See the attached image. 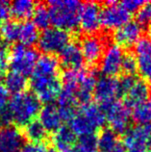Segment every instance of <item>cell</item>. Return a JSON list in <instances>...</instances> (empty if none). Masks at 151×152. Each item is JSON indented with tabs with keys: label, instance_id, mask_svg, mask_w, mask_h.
Instances as JSON below:
<instances>
[{
	"label": "cell",
	"instance_id": "6da1fadb",
	"mask_svg": "<svg viewBox=\"0 0 151 152\" xmlns=\"http://www.w3.org/2000/svg\"><path fill=\"white\" fill-rule=\"evenodd\" d=\"M105 121V115L100 106L89 103L81 106V110L77 111L69 121V127L76 136L85 137L89 135H95V132L103 126Z\"/></svg>",
	"mask_w": 151,
	"mask_h": 152
},
{
	"label": "cell",
	"instance_id": "7a4b0ae2",
	"mask_svg": "<svg viewBox=\"0 0 151 152\" xmlns=\"http://www.w3.org/2000/svg\"><path fill=\"white\" fill-rule=\"evenodd\" d=\"M50 21L55 28L73 31L79 26V14L82 4L75 0H56L48 3Z\"/></svg>",
	"mask_w": 151,
	"mask_h": 152
},
{
	"label": "cell",
	"instance_id": "3957f363",
	"mask_svg": "<svg viewBox=\"0 0 151 152\" xmlns=\"http://www.w3.org/2000/svg\"><path fill=\"white\" fill-rule=\"evenodd\" d=\"M8 107L13 115L14 122L21 127L26 126L34 121L42 109L41 101L37 96L27 91L13 95Z\"/></svg>",
	"mask_w": 151,
	"mask_h": 152
},
{
	"label": "cell",
	"instance_id": "277c9868",
	"mask_svg": "<svg viewBox=\"0 0 151 152\" xmlns=\"http://www.w3.org/2000/svg\"><path fill=\"white\" fill-rule=\"evenodd\" d=\"M38 59L39 55L36 49L17 43L10 49L9 66L12 71L26 77L33 72Z\"/></svg>",
	"mask_w": 151,
	"mask_h": 152
},
{
	"label": "cell",
	"instance_id": "5b68a950",
	"mask_svg": "<svg viewBox=\"0 0 151 152\" xmlns=\"http://www.w3.org/2000/svg\"><path fill=\"white\" fill-rule=\"evenodd\" d=\"M30 86L39 100L46 104L57 99L62 91V81L59 75H32Z\"/></svg>",
	"mask_w": 151,
	"mask_h": 152
},
{
	"label": "cell",
	"instance_id": "8992f818",
	"mask_svg": "<svg viewBox=\"0 0 151 152\" xmlns=\"http://www.w3.org/2000/svg\"><path fill=\"white\" fill-rule=\"evenodd\" d=\"M100 108L105 115L106 119L110 123L111 129L116 134H124L129 129L131 119L130 109H128L123 103L116 99L101 104Z\"/></svg>",
	"mask_w": 151,
	"mask_h": 152
},
{
	"label": "cell",
	"instance_id": "52a82bcc",
	"mask_svg": "<svg viewBox=\"0 0 151 152\" xmlns=\"http://www.w3.org/2000/svg\"><path fill=\"white\" fill-rule=\"evenodd\" d=\"M70 36L69 32L59 28L51 27L43 30L41 35H39L38 47L45 55L60 54L63 48L69 45Z\"/></svg>",
	"mask_w": 151,
	"mask_h": 152
},
{
	"label": "cell",
	"instance_id": "ba28073f",
	"mask_svg": "<svg viewBox=\"0 0 151 152\" xmlns=\"http://www.w3.org/2000/svg\"><path fill=\"white\" fill-rule=\"evenodd\" d=\"M131 14L120 4L115 1L105 2V7L100 11V23L106 29H118L129 22Z\"/></svg>",
	"mask_w": 151,
	"mask_h": 152
},
{
	"label": "cell",
	"instance_id": "9c48e42d",
	"mask_svg": "<svg viewBox=\"0 0 151 152\" xmlns=\"http://www.w3.org/2000/svg\"><path fill=\"white\" fill-rule=\"evenodd\" d=\"M123 145L128 150H151V125H137L128 129L123 136Z\"/></svg>",
	"mask_w": 151,
	"mask_h": 152
},
{
	"label": "cell",
	"instance_id": "30bf717a",
	"mask_svg": "<svg viewBox=\"0 0 151 152\" xmlns=\"http://www.w3.org/2000/svg\"><path fill=\"white\" fill-rule=\"evenodd\" d=\"M100 7L96 2H85L81 5L79 14V25L88 35L96 33L101 26Z\"/></svg>",
	"mask_w": 151,
	"mask_h": 152
},
{
	"label": "cell",
	"instance_id": "8fae6325",
	"mask_svg": "<svg viewBox=\"0 0 151 152\" xmlns=\"http://www.w3.org/2000/svg\"><path fill=\"white\" fill-rule=\"evenodd\" d=\"M138 70L142 78L151 81V38L142 37L135 45Z\"/></svg>",
	"mask_w": 151,
	"mask_h": 152
},
{
	"label": "cell",
	"instance_id": "7c38bea8",
	"mask_svg": "<svg viewBox=\"0 0 151 152\" xmlns=\"http://www.w3.org/2000/svg\"><path fill=\"white\" fill-rule=\"evenodd\" d=\"M105 38L88 35L81 41V51L85 61L90 65L97 64L101 60L105 49Z\"/></svg>",
	"mask_w": 151,
	"mask_h": 152
},
{
	"label": "cell",
	"instance_id": "4fadbf2b",
	"mask_svg": "<svg viewBox=\"0 0 151 152\" xmlns=\"http://www.w3.org/2000/svg\"><path fill=\"white\" fill-rule=\"evenodd\" d=\"M123 50L117 45H110L101 58L100 69L108 77H114L121 71Z\"/></svg>",
	"mask_w": 151,
	"mask_h": 152
},
{
	"label": "cell",
	"instance_id": "5bb4252c",
	"mask_svg": "<svg viewBox=\"0 0 151 152\" xmlns=\"http://www.w3.org/2000/svg\"><path fill=\"white\" fill-rule=\"evenodd\" d=\"M93 94L96 101L100 103V105L116 100L117 97L120 96L118 80L115 77H108V76H102L98 78L95 83Z\"/></svg>",
	"mask_w": 151,
	"mask_h": 152
},
{
	"label": "cell",
	"instance_id": "9a60e30c",
	"mask_svg": "<svg viewBox=\"0 0 151 152\" xmlns=\"http://www.w3.org/2000/svg\"><path fill=\"white\" fill-rule=\"evenodd\" d=\"M25 145L24 135L15 126L0 129V152H20Z\"/></svg>",
	"mask_w": 151,
	"mask_h": 152
},
{
	"label": "cell",
	"instance_id": "2e32d148",
	"mask_svg": "<svg viewBox=\"0 0 151 152\" xmlns=\"http://www.w3.org/2000/svg\"><path fill=\"white\" fill-rule=\"evenodd\" d=\"M142 27L137 21H129L117 29L114 33V39L117 45L129 47L141 39Z\"/></svg>",
	"mask_w": 151,
	"mask_h": 152
},
{
	"label": "cell",
	"instance_id": "e0dca14e",
	"mask_svg": "<svg viewBox=\"0 0 151 152\" xmlns=\"http://www.w3.org/2000/svg\"><path fill=\"white\" fill-rule=\"evenodd\" d=\"M150 94V88L146 81L137 79L132 88L124 95V103L123 104L128 109L136 108L139 105L147 102Z\"/></svg>",
	"mask_w": 151,
	"mask_h": 152
},
{
	"label": "cell",
	"instance_id": "ac0fdd59",
	"mask_svg": "<svg viewBox=\"0 0 151 152\" xmlns=\"http://www.w3.org/2000/svg\"><path fill=\"white\" fill-rule=\"evenodd\" d=\"M39 123L46 132H56L62 127L63 119L59 113L58 107L54 104H45L39 113Z\"/></svg>",
	"mask_w": 151,
	"mask_h": 152
},
{
	"label": "cell",
	"instance_id": "d6986e66",
	"mask_svg": "<svg viewBox=\"0 0 151 152\" xmlns=\"http://www.w3.org/2000/svg\"><path fill=\"white\" fill-rule=\"evenodd\" d=\"M60 58L66 69H81L85 62L80 46L75 42H69L63 48Z\"/></svg>",
	"mask_w": 151,
	"mask_h": 152
},
{
	"label": "cell",
	"instance_id": "ffe728a7",
	"mask_svg": "<svg viewBox=\"0 0 151 152\" xmlns=\"http://www.w3.org/2000/svg\"><path fill=\"white\" fill-rule=\"evenodd\" d=\"M96 80L97 79H95L94 71L87 70V73L84 76V78L82 79L76 94H75V98H76L77 104L84 106L90 103V99L93 97Z\"/></svg>",
	"mask_w": 151,
	"mask_h": 152
},
{
	"label": "cell",
	"instance_id": "44dd1931",
	"mask_svg": "<svg viewBox=\"0 0 151 152\" xmlns=\"http://www.w3.org/2000/svg\"><path fill=\"white\" fill-rule=\"evenodd\" d=\"M75 142H76V135L71 131L69 127L62 126L60 129L55 132L53 143L55 149L58 152H72Z\"/></svg>",
	"mask_w": 151,
	"mask_h": 152
},
{
	"label": "cell",
	"instance_id": "7402d4cb",
	"mask_svg": "<svg viewBox=\"0 0 151 152\" xmlns=\"http://www.w3.org/2000/svg\"><path fill=\"white\" fill-rule=\"evenodd\" d=\"M59 60L53 55L43 54L39 57L32 75L36 76H49L58 75Z\"/></svg>",
	"mask_w": 151,
	"mask_h": 152
},
{
	"label": "cell",
	"instance_id": "603a6c76",
	"mask_svg": "<svg viewBox=\"0 0 151 152\" xmlns=\"http://www.w3.org/2000/svg\"><path fill=\"white\" fill-rule=\"evenodd\" d=\"M36 4L31 0H15L10 4V14L18 20H25L33 15Z\"/></svg>",
	"mask_w": 151,
	"mask_h": 152
},
{
	"label": "cell",
	"instance_id": "cb8c5ba5",
	"mask_svg": "<svg viewBox=\"0 0 151 152\" xmlns=\"http://www.w3.org/2000/svg\"><path fill=\"white\" fill-rule=\"evenodd\" d=\"M3 82L4 87L8 91V93L14 95L24 93L27 87V79L25 76L14 72V71L7 73L5 77H4Z\"/></svg>",
	"mask_w": 151,
	"mask_h": 152
},
{
	"label": "cell",
	"instance_id": "d4e9b609",
	"mask_svg": "<svg viewBox=\"0 0 151 152\" xmlns=\"http://www.w3.org/2000/svg\"><path fill=\"white\" fill-rule=\"evenodd\" d=\"M24 138H27L32 143L42 145L47 140V132L39 121H32L24 126Z\"/></svg>",
	"mask_w": 151,
	"mask_h": 152
},
{
	"label": "cell",
	"instance_id": "484cf974",
	"mask_svg": "<svg viewBox=\"0 0 151 152\" xmlns=\"http://www.w3.org/2000/svg\"><path fill=\"white\" fill-rule=\"evenodd\" d=\"M97 138V149L100 152H110L120 145L117 136L111 128H105L99 132Z\"/></svg>",
	"mask_w": 151,
	"mask_h": 152
},
{
	"label": "cell",
	"instance_id": "4316f807",
	"mask_svg": "<svg viewBox=\"0 0 151 152\" xmlns=\"http://www.w3.org/2000/svg\"><path fill=\"white\" fill-rule=\"evenodd\" d=\"M39 32L38 28L30 21H24L20 24L19 31V39L21 45L27 47H32L35 43L38 42Z\"/></svg>",
	"mask_w": 151,
	"mask_h": 152
},
{
	"label": "cell",
	"instance_id": "83f0119b",
	"mask_svg": "<svg viewBox=\"0 0 151 152\" xmlns=\"http://www.w3.org/2000/svg\"><path fill=\"white\" fill-rule=\"evenodd\" d=\"M32 17H33V24L39 29H47L51 23L48 7H46L45 4L43 3H39V5L36 6Z\"/></svg>",
	"mask_w": 151,
	"mask_h": 152
},
{
	"label": "cell",
	"instance_id": "f1b7e54d",
	"mask_svg": "<svg viewBox=\"0 0 151 152\" xmlns=\"http://www.w3.org/2000/svg\"><path fill=\"white\" fill-rule=\"evenodd\" d=\"M20 23L18 21H6L0 27V37H2L4 42L12 43L18 41Z\"/></svg>",
	"mask_w": 151,
	"mask_h": 152
},
{
	"label": "cell",
	"instance_id": "f546056e",
	"mask_svg": "<svg viewBox=\"0 0 151 152\" xmlns=\"http://www.w3.org/2000/svg\"><path fill=\"white\" fill-rule=\"evenodd\" d=\"M132 117L139 125H148L151 122V103L147 101L134 108Z\"/></svg>",
	"mask_w": 151,
	"mask_h": 152
},
{
	"label": "cell",
	"instance_id": "4dcf8cb0",
	"mask_svg": "<svg viewBox=\"0 0 151 152\" xmlns=\"http://www.w3.org/2000/svg\"><path fill=\"white\" fill-rule=\"evenodd\" d=\"M72 152H97V138L95 135L80 137Z\"/></svg>",
	"mask_w": 151,
	"mask_h": 152
},
{
	"label": "cell",
	"instance_id": "1f68e13d",
	"mask_svg": "<svg viewBox=\"0 0 151 152\" xmlns=\"http://www.w3.org/2000/svg\"><path fill=\"white\" fill-rule=\"evenodd\" d=\"M121 70L124 72L125 75L134 76V74L137 72L138 66H137V60L136 56L132 52H127L123 55L122 63H121Z\"/></svg>",
	"mask_w": 151,
	"mask_h": 152
},
{
	"label": "cell",
	"instance_id": "d6a6232c",
	"mask_svg": "<svg viewBox=\"0 0 151 152\" xmlns=\"http://www.w3.org/2000/svg\"><path fill=\"white\" fill-rule=\"evenodd\" d=\"M136 18L137 22L140 24L141 27L151 26V1L145 2L138 10Z\"/></svg>",
	"mask_w": 151,
	"mask_h": 152
},
{
	"label": "cell",
	"instance_id": "836d02e7",
	"mask_svg": "<svg viewBox=\"0 0 151 152\" xmlns=\"http://www.w3.org/2000/svg\"><path fill=\"white\" fill-rule=\"evenodd\" d=\"M10 47L6 42H0V72H4L9 66Z\"/></svg>",
	"mask_w": 151,
	"mask_h": 152
},
{
	"label": "cell",
	"instance_id": "e575fe53",
	"mask_svg": "<svg viewBox=\"0 0 151 152\" xmlns=\"http://www.w3.org/2000/svg\"><path fill=\"white\" fill-rule=\"evenodd\" d=\"M137 81L134 76L124 75L118 80V89H120V95H125L128 91L132 88V86Z\"/></svg>",
	"mask_w": 151,
	"mask_h": 152
},
{
	"label": "cell",
	"instance_id": "d590c367",
	"mask_svg": "<svg viewBox=\"0 0 151 152\" xmlns=\"http://www.w3.org/2000/svg\"><path fill=\"white\" fill-rule=\"evenodd\" d=\"M13 122V115H12V113L8 105L1 108L0 109V129L12 126Z\"/></svg>",
	"mask_w": 151,
	"mask_h": 152
},
{
	"label": "cell",
	"instance_id": "8d00e7d4",
	"mask_svg": "<svg viewBox=\"0 0 151 152\" xmlns=\"http://www.w3.org/2000/svg\"><path fill=\"white\" fill-rule=\"evenodd\" d=\"M145 2L141 1V0H125L120 3V5L124 8V9L128 12V13H134V12H138V10L144 5Z\"/></svg>",
	"mask_w": 151,
	"mask_h": 152
},
{
	"label": "cell",
	"instance_id": "74e56055",
	"mask_svg": "<svg viewBox=\"0 0 151 152\" xmlns=\"http://www.w3.org/2000/svg\"><path fill=\"white\" fill-rule=\"evenodd\" d=\"M10 15V4L6 1H0V25L6 22Z\"/></svg>",
	"mask_w": 151,
	"mask_h": 152
},
{
	"label": "cell",
	"instance_id": "f35d334b",
	"mask_svg": "<svg viewBox=\"0 0 151 152\" xmlns=\"http://www.w3.org/2000/svg\"><path fill=\"white\" fill-rule=\"evenodd\" d=\"M45 145H37V143H25L21 148L20 152H42L45 148Z\"/></svg>",
	"mask_w": 151,
	"mask_h": 152
},
{
	"label": "cell",
	"instance_id": "ab89813d",
	"mask_svg": "<svg viewBox=\"0 0 151 152\" xmlns=\"http://www.w3.org/2000/svg\"><path fill=\"white\" fill-rule=\"evenodd\" d=\"M9 101V93L3 85L0 86V109L7 106Z\"/></svg>",
	"mask_w": 151,
	"mask_h": 152
},
{
	"label": "cell",
	"instance_id": "60d3db41",
	"mask_svg": "<svg viewBox=\"0 0 151 152\" xmlns=\"http://www.w3.org/2000/svg\"><path fill=\"white\" fill-rule=\"evenodd\" d=\"M110 152H125V151H124V147H123V146L120 145H120H118L116 147V148L113 149L112 151H110Z\"/></svg>",
	"mask_w": 151,
	"mask_h": 152
},
{
	"label": "cell",
	"instance_id": "b9f144b4",
	"mask_svg": "<svg viewBox=\"0 0 151 152\" xmlns=\"http://www.w3.org/2000/svg\"><path fill=\"white\" fill-rule=\"evenodd\" d=\"M42 152H58L55 148H53V147H49V148H47V147H45L44 149H43Z\"/></svg>",
	"mask_w": 151,
	"mask_h": 152
},
{
	"label": "cell",
	"instance_id": "7bdbcfd3",
	"mask_svg": "<svg viewBox=\"0 0 151 152\" xmlns=\"http://www.w3.org/2000/svg\"><path fill=\"white\" fill-rule=\"evenodd\" d=\"M127 152H147V151L144 149H129Z\"/></svg>",
	"mask_w": 151,
	"mask_h": 152
},
{
	"label": "cell",
	"instance_id": "ee69618b",
	"mask_svg": "<svg viewBox=\"0 0 151 152\" xmlns=\"http://www.w3.org/2000/svg\"><path fill=\"white\" fill-rule=\"evenodd\" d=\"M3 81H4V76H3V73H2V72H0V86L2 85Z\"/></svg>",
	"mask_w": 151,
	"mask_h": 152
},
{
	"label": "cell",
	"instance_id": "f6af8a7d",
	"mask_svg": "<svg viewBox=\"0 0 151 152\" xmlns=\"http://www.w3.org/2000/svg\"><path fill=\"white\" fill-rule=\"evenodd\" d=\"M147 152H151V150H149V151H147Z\"/></svg>",
	"mask_w": 151,
	"mask_h": 152
},
{
	"label": "cell",
	"instance_id": "bcb514c9",
	"mask_svg": "<svg viewBox=\"0 0 151 152\" xmlns=\"http://www.w3.org/2000/svg\"><path fill=\"white\" fill-rule=\"evenodd\" d=\"M150 103H151V101H150Z\"/></svg>",
	"mask_w": 151,
	"mask_h": 152
}]
</instances>
